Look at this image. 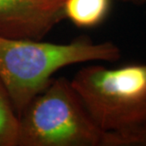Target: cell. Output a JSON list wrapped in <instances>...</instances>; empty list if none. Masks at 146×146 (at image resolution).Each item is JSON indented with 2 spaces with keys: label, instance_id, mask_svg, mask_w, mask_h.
I'll return each instance as SVG.
<instances>
[{
  "label": "cell",
  "instance_id": "cell-1",
  "mask_svg": "<svg viewBox=\"0 0 146 146\" xmlns=\"http://www.w3.org/2000/svg\"><path fill=\"white\" fill-rule=\"evenodd\" d=\"M71 83L108 146H146V63L85 66Z\"/></svg>",
  "mask_w": 146,
  "mask_h": 146
},
{
  "label": "cell",
  "instance_id": "cell-2",
  "mask_svg": "<svg viewBox=\"0 0 146 146\" xmlns=\"http://www.w3.org/2000/svg\"><path fill=\"white\" fill-rule=\"evenodd\" d=\"M121 50L114 42L79 36L68 43L0 36V78L18 115L46 88L58 70L92 62L114 63Z\"/></svg>",
  "mask_w": 146,
  "mask_h": 146
},
{
  "label": "cell",
  "instance_id": "cell-3",
  "mask_svg": "<svg viewBox=\"0 0 146 146\" xmlns=\"http://www.w3.org/2000/svg\"><path fill=\"white\" fill-rule=\"evenodd\" d=\"M17 146H108L71 80L53 79L19 115Z\"/></svg>",
  "mask_w": 146,
  "mask_h": 146
},
{
  "label": "cell",
  "instance_id": "cell-4",
  "mask_svg": "<svg viewBox=\"0 0 146 146\" xmlns=\"http://www.w3.org/2000/svg\"><path fill=\"white\" fill-rule=\"evenodd\" d=\"M65 0H0V36L42 39L65 19Z\"/></svg>",
  "mask_w": 146,
  "mask_h": 146
},
{
  "label": "cell",
  "instance_id": "cell-5",
  "mask_svg": "<svg viewBox=\"0 0 146 146\" xmlns=\"http://www.w3.org/2000/svg\"><path fill=\"white\" fill-rule=\"evenodd\" d=\"M110 4L111 0H65L64 17L80 29L94 28L106 19Z\"/></svg>",
  "mask_w": 146,
  "mask_h": 146
},
{
  "label": "cell",
  "instance_id": "cell-6",
  "mask_svg": "<svg viewBox=\"0 0 146 146\" xmlns=\"http://www.w3.org/2000/svg\"><path fill=\"white\" fill-rule=\"evenodd\" d=\"M19 115L0 78V146H17Z\"/></svg>",
  "mask_w": 146,
  "mask_h": 146
},
{
  "label": "cell",
  "instance_id": "cell-7",
  "mask_svg": "<svg viewBox=\"0 0 146 146\" xmlns=\"http://www.w3.org/2000/svg\"><path fill=\"white\" fill-rule=\"evenodd\" d=\"M122 3L131 4V5L141 7V6L146 5V0H118Z\"/></svg>",
  "mask_w": 146,
  "mask_h": 146
}]
</instances>
